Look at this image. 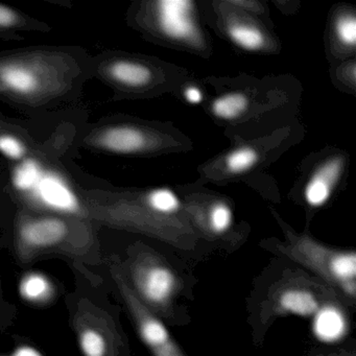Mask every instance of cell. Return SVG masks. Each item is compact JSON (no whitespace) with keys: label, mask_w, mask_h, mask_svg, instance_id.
<instances>
[{"label":"cell","mask_w":356,"mask_h":356,"mask_svg":"<svg viewBox=\"0 0 356 356\" xmlns=\"http://www.w3.org/2000/svg\"><path fill=\"white\" fill-rule=\"evenodd\" d=\"M343 168V158L335 157L325 162L316 170L304 191L308 205L320 207L330 199L333 189L341 178Z\"/></svg>","instance_id":"obj_11"},{"label":"cell","mask_w":356,"mask_h":356,"mask_svg":"<svg viewBox=\"0 0 356 356\" xmlns=\"http://www.w3.org/2000/svg\"><path fill=\"white\" fill-rule=\"evenodd\" d=\"M72 327L83 356H120L122 339L115 323L89 300L79 302Z\"/></svg>","instance_id":"obj_6"},{"label":"cell","mask_w":356,"mask_h":356,"mask_svg":"<svg viewBox=\"0 0 356 356\" xmlns=\"http://www.w3.org/2000/svg\"><path fill=\"white\" fill-rule=\"evenodd\" d=\"M111 274L141 339L153 356H186L157 314L152 312L136 297L124 277L122 268L113 264L111 266Z\"/></svg>","instance_id":"obj_7"},{"label":"cell","mask_w":356,"mask_h":356,"mask_svg":"<svg viewBox=\"0 0 356 356\" xmlns=\"http://www.w3.org/2000/svg\"><path fill=\"white\" fill-rule=\"evenodd\" d=\"M147 143L145 132L130 124L95 127L83 139V145L92 151L120 155L139 153Z\"/></svg>","instance_id":"obj_8"},{"label":"cell","mask_w":356,"mask_h":356,"mask_svg":"<svg viewBox=\"0 0 356 356\" xmlns=\"http://www.w3.org/2000/svg\"><path fill=\"white\" fill-rule=\"evenodd\" d=\"M124 272L136 297L154 314H166L174 303L179 281L172 268L151 253H139L130 258Z\"/></svg>","instance_id":"obj_5"},{"label":"cell","mask_w":356,"mask_h":356,"mask_svg":"<svg viewBox=\"0 0 356 356\" xmlns=\"http://www.w3.org/2000/svg\"><path fill=\"white\" fill-rule=\"evenodd\" d=\"M337 34L341 43L347 47H354L356 42V20L353 16L346 15L337 22Z\"/></svg>","instance_id":"obj_20"},{"label":"cell","mask_w":356,"mask_h":356,"mask_svg":"<svg viewBox=\"0 0 356 356\" xmlns=\"http://www.w3.org/2000/svg\"><path fill=\"white\" fill-rule=\"evenodd\" d=\"M248 107V99L243 93L235 92L222 95L213 102L212 111L222 120H231L241 116Z\"/></svg>","instance_id":"obj_14"},{"label":"cell","mask_w":356,"mask_h":356,"mask_svg":"<svg viewBox=\"0 0 356 356\" xmlns=\"http://www.w3.org/2000/svg\"><path fill=\"white\" fill-rule=\"evenodd\" d=\"M229 36L235 44L247 51H257L264 43L262 33L247 24H233L229 29Z\"/></svg>","instance_id":"obj_16"},{"label":"cell","mask_w":356,"mask_h":356,"mask_svg":"<svg viewBox=\"0 0 356 356\" xmlns=\"http://www.w3.org/2000/svg\"><path fill=\"white\" fill-rule=\"evenodd\" d=\"M95 74L110 84L132 89L147 86L153 76L145 64L124 58L103 60L95 65Z\"/></svg>","instance_id":"obj_10"},{"label":"cell","mask_w":356,"mask_h":356,"mask_svg":"<svg viewBox=\"0 0 356 356\" xmlns=\"http://www.w3.org/2000/svg\"><path fill=\"white\" fill-rule=\"evenodd\" d=\"M82 68L67 51L32 49L0 54V97L39 107L72 90Z\"/></svg>","instance_id":"obj_1"},{"label":"cell","mask_w":356,"mask_h":356,"mask_svg":"<svg viewBox=\"0 0 356 356\" xmlns=\"http://www.w3.org/2000/svg\"><path fill=\"white\" fill-rule=\"evenodd\" d=\"M0 153L9 159L19 161L31 157L34 151L24 133L0 122Z\"/></svg>","instance_id":"obj_13"},{"label":"cell","mask_w":356,"mask_h":356,"mask_svg":"<svg viewBox=\"0 0 356 356\" xmlns=\"http://www.w3.org/2000/svg\"><path fill=\"white\" fill-rule=\"evenodd\" d=\"M147 206L156 213L168 216L178 211L180 201L170 189H156L147 195Z\"/></svg>","instance_id":"obj_17"},{"label":"cell","mask_w":356,"mask_h":356,"mask_svg":"<svg viewBox=\"0 0 356 356\" xmlns=\"http://www.w3.org/2000/svg\"><path fill=\"white\" fill-rule=\"evenodd\" d=\"M326 356H353L351 354H341V353H334V354H329V355Z\"/></svg>","instance_id":"obj_23"},{"label":"cell","mask_w":356,"mask_h":356,"mask_svg":"<svg viewBox=\"0 0 356 356\" xmlns=\"http://www.w3.org/2000/svg\"><path fill=\"white\" fill-rule=\"evenodd\" d=\"M232 211L225 203H216L212 206L208 216V227L214 234H224L232 225Z\"/></svg>","instance_id":"obj_18"},{"label":"cell","mask_w":356,"mask_h":356,"mask_svg":"<svg viewBox=\"0 0 356 356\" xmlns=\"http://www.w3.org/2000/svg\"><path fill=\"white\" fill-rule=\"evenodd\" d=\"M341 296L323 281L289 277L277 283L264 302V314L270 318L298 314L312 316L323 310L339 307Z\"/></svg>","instance_id":"obj_4"},{"label":"cell","mask_w":356,"mask_h":356,"mask_svg":"<svg viewBox=\"0 0 356 356\" xmlns=\"http://www.w3.org/2000/svg\"><path fill=\"white\" fill-rule=\"evenodd\" d=\"M193 3L187 0H162L157 5V19L164 35L175 40H189L197 35Z\"/></svg>","instance_id":"obj_9"},{"label":"cell","mask_w":356,"mask_h":356,"mask_svg":"<svg viewBox=\"0 0 356 356\" xmlns=\"http://www.w3.org/2000/svg\"><path fill=\"white\" fill-rule=\"evenodd\" d=\"M14 251L18 261L24 264L51 254L85 262H93L99 255L90 220L74 214H39L26 210L16 216Z\"/></svg>","instance_id":"obj_2"},{"label":"cell","mask_w":356,"mask_h":356,"mask_svg":"<svg viewBox=\"0 0 356 356\" xmlns=\"http://www.w3.org/2000/svg\"><path fill=\"white\" fill-rule=\"evenodd\" d=\"M281 252L305 266L337 291L346 301L354 304L356 296V254L354 251L331 249L308 237H295Z\"/></svg>","instance_id":"obj_3"},{"label":"cell","mask_w":356,"mask_h":356,"mask_svg":"<svg viewBox=\"0 0 356 356\" xmlns=\"http://www.w3.org/2000/svg\"><path fill=\"white\" fill-rule=\"evenodd\" d=\"M257 153L251 147H241L232 152L227 158V168L231 172L241 174L247 172L257 161Z\"/></svg>","instance_id":"obj_19"},{"label":"cell","mask_w":356,"mask_h":356,"mask_svg":"<svg viewBox=\"0 0 356 356\" xmlns=\"http://www.w3.org/2000/svg\"><path fill=\"white\" fill-rule=\"evenodd\" d=\"M0 356H44V354L33 346L22 345L10 352H0Z\"/></svg>","instance_id":"obj_21"},{"label":"cell","mask_w":356,"mask_h":356,"mask_svg":"<svg viewBox=\"0 0 356 356\" xmlns=\"http://www.w3.org/2000/svg\"><path fill=\"white\" fill-rule=\"evenodd\" d=\"M185 99L188 103L197 105V104L201 103L203 101V95H202L201 90L197 87H188L184 92Z\"/></svg>","instance_id":"obj_22"},{"label":"cell","mask_w":356,"mask_h":356,"mask_svg":"<svg viewBox=\"0 0 356 356\" xmlns=\"http://www.w3.org/2000/svg\"><path fill=\"white\" fill-rule=\"evenodd\" d=\"M49 30L47 24L26 15L15 8L0 3V38L20 39V33Z\"/></svg>","instance_id":"obj_12"},{"label":"cell","mask_w":356,"mask_h":356,"mask_svg":"<svg viewBox=\"0 0 356 356\" xmlns=\"http://www.w3.org/2000/svg\"><path fill=\"white\" fill-rule=\"evenodd\" d=\"M20 293L30 301L45 302L51 299L53 287L42 275L29 274L20 283Z\"/></svg>","instance_id":"obj_15"}]
</instances>
